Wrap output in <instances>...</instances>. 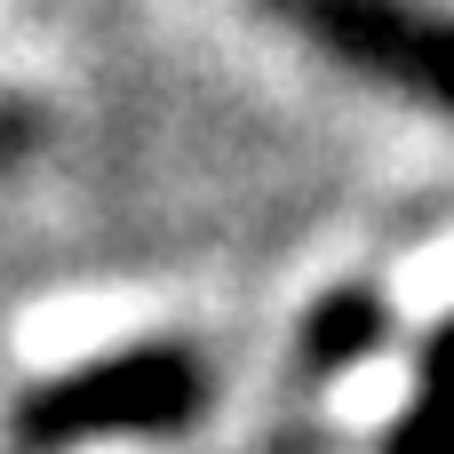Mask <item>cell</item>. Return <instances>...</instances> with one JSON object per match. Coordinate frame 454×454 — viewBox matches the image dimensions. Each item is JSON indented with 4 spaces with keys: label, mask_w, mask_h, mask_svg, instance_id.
I'll return each instance as SVG.
<instances>
[{
    "label": "cell",
    "mask_w": 454,
    "mask_h": 454,
    "mask_svg": "<svg viewBox=\"0 0 454 454\" xmlns=\"http://www.w3.org/2000/svg\"><path fill=\"white\" fill-rule=\"evenodd\" d=\"M207 415V359L192 343H128L16 399L8 431L32 454H72L96 439H176Z\"/></svg>",
    "instance_id": "6da1fadb"
},
{
    "label": "cell",
    "mask_w": 454,
    "mask_h": 454,
    "mask_svg": "<svg viewBox=\"0 0 454 454\" xmlns=\"http://www.w3.org/2000/svg\"><path fill=\"white\" fill-rule=\"evenodd\" d=\"M271 24H287L303 48L335 56L343 72L454 112V8L439 0H255Z\"/></svg>",
    "instance_id": "7a4b0ae2"
},
{
    "label": "cell",
    "mask_w": 454,
    "mask_h": 454,
    "mask_svg": "<svg viewBox=\"0 0 454 454\" xmlns=\"http://www.w3.org/2000/svg\"><path fill=\"white\" fill-rule=\"evenodd\" d=\"M391 343V303L375 295V287H335V295H319L311 311H303V327H295V367L311 375V383H327V375H351L359 359H375Z\"/></svg>",
    "instance_id": "3957f363"
},
{
    "label": "cell",
    "mask_w": 454,
    "mask_h": 454,
    "mask_svg": "<svg viewBox=\"0 0 454 454\" xmlns=\"http://www.w3.org/2000/svg\"><path fill=\"white\" fill-rule=\"evenodd\" d=\"M383 454H454V311L439 319V335L415 359V399L391 423Z\"/></svg>",
    "instance_id": "277c9868"
}]
</instances>
